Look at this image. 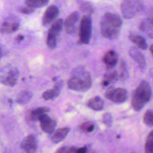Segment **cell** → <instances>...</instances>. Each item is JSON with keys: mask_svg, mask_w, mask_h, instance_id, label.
Instances as JSON below:
<instances>
[{"mask_svg": "<svg viewBox=\"0 0 153 153\" xmlns=\"http://www.w3.org/2000/svg\"><path fill=\"white\" fill-rule=\"evenodd\" d=\"M69 131V128L63 127L59 128L53 133L51 136V140L54 143H57L63 140L68 135Z\"/></svg>", "mask_w": 153, "mask_h": 153, "instance_id": "obj_19", "label": "cell"}, {"mask_svg": "<svg viewBox=\"0 0 153 153\" xmlns=\"http://www.w3.org/2000/svg\"><path fill=\"white\" fill-rule=\"evenodd\" d=\"M143 122L144 123L149 126L152 127L153 126V112L151 109H148L145 112L143 117Z\"/></svg>", "mask_w": 153, "mask_h": 153, "instance_id": "obj_27", "label": "cell"}, {"mask_svg": "<svg viewBox=\"0 0 153 153\" xmlns=\"http://www.w3.org/2000/svg\"><path fill=\"white\" fill-rule=\"evenodd\" d=\"M118 78V74L116 71H109L104 74V79L102 82V85L103 87H106L116 81Z\"/></svg>", "mask_w": 153, "mask_h": 153, "instance_id": "obj_21", "label": "cell"}, {"mask_svg": "<svg viewBox=\"0 0 153 153\" xmlns=\"http://www.w3.org/2000/svg\"><path fill=\"white\" fill-rule=\"evenodd\" d=\"M32 93L28 90H24L20 92L16 97V101L20 105H25L32 98Z\"/></svg>", "mask_w": 153, "mask_h": 153, "instance_id": "obj_23", "label": "cell"}, {"mask_svg": "<svg viewBox=\"0 0 153 153\" xmlns=\"http://www.w3.org/2000/svg\"><path fill=\"white\" fill-rule=\"evenodd\" d=\"M79 7L82 11L87 13V14L88 15H90L91 13L93 12V8L91 5L88 2L81 1L79 2Z\"/></svg>", "mask_w": 153, "mask_h": 153, "instance_id": "obj_28", "label": "cell"}, {"mask_svg": "<svg viewBox=\"0 0 153 153\" xmlns=\"http://www.w3.org/2000/svg\"><path fill=\"white\" fill-rule=\"evenodd\" d=\"M19 76L17 68L7 65L0 69V82L4 85L13 87L17 83Z\"/></svg>", "mask_w": 153, "mask_h": 153, "instance_id": "obj_4", "label": "cell"}, {"mask_svg": "<svg viewBox=\"0 0 153 153\" xmlns=\"http://www.w3.org/2000/svg\"><path fill=\"white\" fill-rule=\"evenodd\" d=\"M49 110V108L45 106L36 107L30 111V118L33 121H39L42 116L47 114Z\"/></svg>", "mask_w": 153, "mask_h": 153, "instance_id": "obj_20", "label": "cell"}, {"mask_svg": "<svg viewBox=\"0 0 153 153\" xmlns=\"http://www.w3.org/2000/svg\"><path fill=\"white\" fill-rule=\"evenodd\" d=\"M3 56V48L2 45L0 44V57Z\"/></svg>", "mask_w": 153, "mask_h": 153, "instance_id": "obj_35", "label": "cell"}, {"mask_svg": "<svg viewBox=\"0 0 153 153\" xmlns=\"http://www.w3.org/2000/svg\"><path fill=\"white\" fill-rule=\"evenodd\" d=\"M102 121L108 127H111L112 124V117L110 113H105L102 116Z\"/></svg>", "mask_w": 153, "mask_h": 153, "instance_id": "obj_30", "label": "cell"}, {"mask_svg": "<svg viewBox=\"0 0 153 153\" xmlns=\"http://www.w3.org/2000/svg\"><path fill=\"white\" fill-rule=\"evenodd\" d=\"M63 26V22L61 19L56 20L48 30L46 39L47 46L50 49H54L57 45V37L60 33Z\"/></svg>", "mask_w": 153, "mask_h": 153, "instance_id": "obj_7", "label": "cell"}, {"mask_svg": "<svg viewBox=\"0 0 153 153\" xmlns=\"http://www.w3.org/2000/svg\"><path fill=\"white\" fill-rule=\"evenodd\" d=\"M23 38H24V36H23V35H17V36H16V41H17L18 42H21V41L23 39Z\"/></svg>", "mask_w": 153, "mask_h": 153, "instance_id": "obj_34", "label": "cell"}, {"mask_svg": "<svg viewBox=\"0 0 153 153\" xmlns=\"http://www.w3.org/2000/svg\"><path fill=\"white\" fill-rule=\"evenodd\" d=\"M91 84L90 74L82 67H77L74 69L67 82L69 88L81 92L89 90Z\"/></svg>", "mask_w": 153, "mask_h": 153, "instance_id": "obj_2", "label": "cell"}, {"mask_svg": "<svg viewBox=\"0 0 153 153\" xmlns=\"http://www.w3.org/2000/svg\"><path fill=\"white\" fill-rule=\"evenodd\" d=\"M92 22L90 15L82 16L79 26L78 43L81 44H88L91 36Z\"/></svg>", "mask_w": 153, "mask_h": 153, "instance_id": "obj_5", "label": "cell"}, {"mask_svg": "<svg viewBox=\"0 0 153 153\" xmlns=\"http://www.w3.org/2000/svg\"><path fill=\"white\" fill-rule=\"evenodd\" d=\"M128 54L130 57L138 65L140 69L142 71H144L146 65V59L144 55L134 47H131L130 48Z\"/></svg>", "mask_w": 153, "mask_h": 153, "instance_id": "obj_14", "label": "cell"}, {"mask_svg": "<svg viewBox=\"0 0 153 153\" xmlns=\"http://www.w3.org/2000/svg\"><path fill=\"white\" fill-rule=\"evenodd\" d=\"M39 126L42 131L47 133H52L54 132L56 126V121L50 118L47 114L42 116L39 120Z\"/></svg>", "mask_w": 153, "mask_h": 153, "instance_id": "obj_13", "label": "cell"}, {"mask_svg": "<svg viewBox=\"0 0 153 153\" xmlns=\"http://www.w3.org/2000/svg\"><path fill=\"white\" fill-rule=\"evenodd\" d=\"M20 26V20L15 16H9L3 21L0 30L4 33H10L17 31Z\"/></svg>", "mask_w": 153, "mask_h": 153, "instance_id": "obj_9", "label": "cell"}, {"mask_svg": "<svg viewBox=\"0 0 153 153\" xmlns=\"http://www.w3.org/2000/svg\"><path fill=\"white\" fill-rule=\"evenodd\" d=\"M102 60L103 63L105 65L106 68L111 69L115 66L118 62V54L114 50H109L105 53Z\"/></svg>", "mask_w": 153, "mask_h": 153, "instance_id": "obj_15", "label": "cell"}, {"mask_svg": "<svg viewBox=\"0 0 153 153\" xmlns=\"http://www.w3.org/2000/svg\"><path fill=\"white\" fill-rule=\"evenodd\" d=\"M49 1L47 0H28L25 1L26 6L32 8H42L48 4Z\"/></svg>", "mask_w": 153, "mask_h": 153, "instance_id": "obj_24", "label": "cell"}, {"mask_svg": "<svg viewBox=\"0 0 153 153\" xmlns=\"http://www.w3.org/2000/svg\"><path fill=\"white\" fill-rule=\"evenodd\" d=\"M145 153H153V131H151L148 135L145 144Z\"/></svg>", "mask_w": 153, "mask_h": 153, "instance_id": "obj_25", "label": "cell"}, {"mask_svg": "<svg viewBox=\"0 0 153 153\" xmlns=\"http://www.w3.org/2000/svg\"><path fill=\"white\" fill-rule=\"evenodd\" d=\"M131 153H135V152H131Z\"/></svg>", "mask_w": 153, "mask_h": 153, "instance_id": "obj_37", "label": "cell"}, {"mask_svg": "<svg viewBox=\"0 0 153 153\" xmlns=\"http://www.w3.org/2000/svg\"><path fill=\"white\" fill-rule=\"evenodd\" d=\"M21 148L25 153H35L38 148L36 137L33 134H29L23 139Z\"/></svg>", "mask_w": 153, "mask_h": 153, "instance_id": "obj_11", "label": "cell"}, {"mask_svg": "<svg viewBox=\"0 0 153 153\" xmlns=\"http://www.w3.org/2000/svg\"><path fill=\"white\" fill-rule=\"evenodd\" d=\"M63 87V81H59L55 84L54 88L50 90H48L44 91L42 94V97L45 100H52L59 96L60 93V90Z\"/></svg>", "mask_w": 153, "mask_h": 153, "instance_id": "obj_16", "label": "cell"}, {"mask_svg": "<svg viewBox=\"0 0 153 153\" xmlns=\"http://www.w3.org/2000/svg\"><path fill=\"white\" fill-rule=\"evenodd\" d=\"M79 19V14L78 11H74L68 16L64 23L65 29L68 34L74 35L76 32Z\"/></svg>", "mask_w": 153, "mask_h": 153, "instance_id": "obj_10", "label": "cell"}, {"mask_svg": "<svg viewBox=\"0 0 153 153\" xmlns=\"http://www.w3.org/2000/svg\"><path fill=\"white\" fill-rule=\"evenodd\" d=\"M79 128L83 132L90 133L94 130L95 125L91 121H85L80 125Z\"/></svg>", "mask_w": 153, "mask_h": 153, "instance_id": "obj_26", "label": "cell"}, {"mask_svg": "<svg viewBox=\"0 0 153 153\" xmlns=\"http://www.w3.org/2000/svg\"><path fill=\"white\" fill-rule=\"evenodd\" d=\"M152 96L151 87L147 81H142L133 92L131 99L132 108L140 111L150 100Z\"/></svg>", "mask_w": 153, "mask_h": 153, "instance_id": "obj_3", "label": "cell"}, {"mask_svg": "<svg viewBox=\"0 0 153 153\" xmlns=\"http://www.w3.org/2000/svg\"><path fill=\"white\" fill-rule=\"evenodd\" d=\"M150 51H151V53L152 54V45H151V47H150Z\"/></svg>", "mask_w": 153, "mask_h": 153, "instance_id": "obj_36", "label": "cell"}, {"mask_svg": "<svg viewBox=\"0 0 153 153\" xmlns=\"http://www.w3.org/2000/svg\"><path fill=\"white\" fill-rule=\"evenodd\" d=\"M87 151L86 146H83L79 148L75 151V153H86Z\"/></svg>", "mask_w": 153, "mask_h": 153, "instance_id": "obj_33", "label": "cell"}, {"mask_svg": "<svg viewBox=\"0 0 153 153\" xmlns=\"http://www.w3.org/2000/svg\"><path fill=\"white\" fill-rule=\"evenodd\" d=\"M143 4L140 1L125 0L121 4L123 16L126 19H131L143 9Z\"/></svg>", "mask_w": 153, "mask_h": 153, "instance_id": "obj_6", "label": "cell"}, {"mask_svg": "<svg viewBox=\"0 0 153 153\" xmlns=\"http://www.w3.org/2000/svg\"><path fill=\"white\" fill-rule=\"evenodd\" d=\"M105 97L113 102L121 103L126 102L128 98V93L123 88H110L105 93Z\"/></svg>", "mask_w": 153, "mask_h": 153, "instance_id": "obj_8", "label": "cell"}, {"mask_svg": "<svg viewBox=\"0 0 153 153\" xmlns=\"http://www.w3.org/2000/svg\"><path fill=\"white\" fill-rule=\"evenodd\" d=\"M128 37L129 39L134 42L139 48L142 50H146L148 48V44L145 39L141 35L131 32L130 33Z\"/></svg>", "mask_w": 153, "mask_h": 153, "instance_id": "obj_18", "label": "cell"}, {"mask_svg": "<svg viewBox=\"0 0 153 153\" xmlns=\"http://www.w3.org/2000/svg\"><path fill=\"white\" fill-rule=\"evenodd\" d=\"M103 101L99 96H95L91 98L87 103V106L94 111L102 110L103 108Z\"/></svg>", "mask_w": 153, "mask_h": 153, "instance_id": "obj_22", "label": "cell"}, {"mask_svg": "<svg viewBox=\"0 0 153 153\" xmlns=\"http://www.w3.org/2000/svg\"><path fill=\"white\" fill-rule=\"evenodd\" d=\"M122 20L117 14H105L100 23V32L102 36L108 39H115L118 36Z\"/></svg>", "mask_w": 153, "mask_h": 153, "instance_id": "obj_1", "label": "cell"}, {"mask_svg": "<svg viewBox=\"0 0 153 153\" xmlns=\"http://www.w3.org/2000/svg\"><path fill=\"white\" fill-rule=\"evenodd\" d=\"M153 22L152 18L143 19L139 25V28L142 32L145 33L151 39L153 38Z\"/></svg>", "mask_w": 153, "mask_h": 153, "instance_id": "obj_17", "label": "cell"}, {"mask_svg": "<svg viewBox=\"0 0 153 153\" xmlns=\"http://www.w3.org/2000/svg\"><path fill=\"white\" fill-rule=\"evenodd\" d=\"M19 11L22 13L26 14H29L32 13L35 11V9L29 7L27 6H23V7H20L19 8Z\"/></svg>", "mask_w": 153, "mask_h": 153, "instance_id": "obj_32", "label": "cell"}, {"mask_svg": "<svg viewBox=\"0 0 153 153\" xmlns=\"http://www.w3.org/2000/svg\"><path fill=\"white\" fill-rule=\"evenodd\" d=\"M121 72L118 74V77L121 80H126L128 77V72L127 68V65L125 62L123 61L121 64Z\"/></svg>", "mask_w": 153, "mask_h": 153, "instance_id": "obj_29", "label": "cell"}, {"mask_svg": "<svg viewBox=\"0 0 153 153\" xmlns=\"http://www.w3.org/2000/svg\"><path fill=\"white\" fill-rule=\"evenodd\" d=\"M75 149V148L74 146H64L57 150L56 153H74Z\"/></svg>", "mask_w": 153, "mask_h": 153, "instance_id": "obj_31", "label": "cell"}, {"mask_svg": "<svg viewBox=\"0 0 153 153\" xmlns=\"http://www.w3.org/2000/svg\"><path fill=\"white\" fill-rule=\"evenodd\" d=\"M59 13V10L56 5H50L45 10L42 18V24L47 26L49 25L57 17Z\"/></svg>", "mask_w": 153, "mask_h": 153, "instance_id": "obj_12", "label": "cell"}]
</instances>
